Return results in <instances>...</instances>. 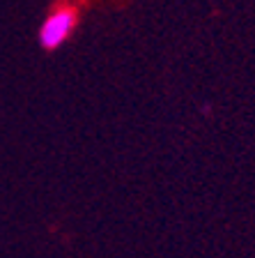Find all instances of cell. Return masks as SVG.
<instances>
[{
	"mask_svg": "<svg viewBox=\"0 0 255 258\" xmlns=\"http://www.w3.org/2000/svg\"><path fill=\"white\" fill-rule=\"evenodd\" d=\"M76 26V12L71 7H58L44 19L39 28V44L44 48H58L67 42Z\"/></svg>",
	"mask_w": 255,
	"mask_h": 258,
	"instance_id": "obj_1",
	"label": "cell"
}]
</instances>
